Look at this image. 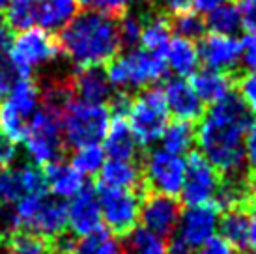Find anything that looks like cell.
I'll return each mask as SVG.
<instances>
[{
	"label": "cell",
	"mask_w": 256,
	"mask_h": 254,
	"mask_svg": "<svg viewBox=\"0 0 256 254\" xmlns=\"http://www.w3.org/2000/svg\"><path fill=\"white\" fill-rule=\"evenodd\" d=\"M110 118L112 116L107 105H96L72 98L60 114L66 146L77 150L100 144L107 134Z\"/></svg>",
	"instance_id": "277c9868"
},
{
	"label": "cell",
	"mask_w": 256,
	"mask_h": 254,
	"mask_svg": "<svg viewBox=\"0 0 256 254\" xmlns=\"http://www.w3.org/2000/svg\"><path fill=\"white\" fill-rule=\"evenodd\" d=\"M240 26H242V19H240L236 6H232V4H224V6L217 8V10L208 14L206 28L212 30V34L230 36L232 38L240 30Z\"/></svg>",
	"instance_id": "4dcf8cb0"
},
{
	"label": "cell",
	"mask_w": 256,
	"mask_h": 254,
	"mask_svg": "<svg viewBox=\"0 0 256 254\" xmlns=\"http://www.w3.org/2000/svg\"><path fill=\"white\" fill-rule=\"evenodd\" d=\"M144 24V14H131L126 12L118 19V36H120L122 47L131 49L136 43L140 42V34H142Z\"/></svg>",
	"instance_id": "d590c367"
},
{
	"label": "cell",
	"mask_w": 256,
	"mask_h": 254,
	"mask_svg": "<svg viewBox=\"0 0 256 254\" xmlns=\"http://www.w3.org/2000/svg\"><path fill=\"white\" fill-rule=\"evenodd\" d=\"M170 30L176 32L178 38L194 42L202 40L206 36V21L202 19V15L196 12H185V14L174 15L170 19Z\"/></svg>",
	"instance_id": "836d02e7"
},
{
	"label": "cell",
	"mask_w": 256,
	"mask_h": 254,
	"mask_svg": "<svg viewBox=\"0 0 256 254\" xmlns=\"http://www.w3.org/2000/svg\"><path fill=\"white\" fill-rule=\"evenodd\" d=\"M236 10L240 14L243 28L256 34V0H236Z\"/></svg>",
	"instance_id": "b9f144b4"
},
{
	"label": "cell",
	"mask_w": 256,
	"mask_h": 254,
	"mask_svg": "<svg viewBox=\"0 0 256 254\" xmlns=\"http://www.w3.org/2000/svg\"><path fill=\"white\" fill-rule=\"evenodd\" d=\"M56 42L60 52L77 68H105L118 56L122 49L118 19L84 10L66 24Z\"/></svg>",
	"instance_id": "7a4b0ae2"
},
{
	"label": "cell",
	"mask_w": 256,
	"mask_h": 254,
	"mask_svg": "<svg viewBox=\"0 0 256 254\" xmlns=\"http://www.w3.org/2000/svg\"><path fill=\"white\" fill-rule=\"evenodd\" d=\"M100 187L108 189L146 190L142 180V166L135 161H112L108 159L100 170Z\"/></svg>",
	"instance_id": "ffe728a7"
},
{
	"label": "cell",
	"mask_w": 256,
	"mask_h": 254,
	"mask_svg": "<svg viewBox=\"0 0 256 254\" xmlns=\"http://www.w3.org/2000/svg\"><path fill=\"white\" fill-rule=\"evenodd\" d=\"M6 254H54L52 240L26 230H14L2 240Z\"/></svg>",
	"instance_id": "4316f807"
},
{
	"label": "cell",
	"mask_w": 256,
	"mask_h": 254,
	"mask_svg": "<svg viewBox=\"0 0 256 254\" xmlns=\"http://www.w3.org/2000/svg\"><path fill=\"white\" fill-rule=\"evenodd\" d=\"M161 142L164 152L182 157V154H191L192 144L196 142V129L191 122L176 120L166 126L161 134Z\"/></svg>",
	"instance_id": "83f0119b"
},
{
	"label": "cell",
	"mask_w": 256,
	"mask_h": 254,
	"mask_svg": "<svg viewBox=\"0 0 256 254\" xmlns=\"http://www.w3.org/2000/svg\"><path fill=\"white\" fill-rule=\"evenodd\" d=\"M164 103L168 114H174L176 120L198 122L204 116V103L194 94L191 84L184 78H172L163 88Z\"/></svg>",
	"instance_id": "e0dca14e"
},
{
	"label": "cell",
	"mask_w": 256,
	"mask_h": 254,
	"mask_svg": "<svg viewBox=\"0 0 256 254\" xmlns=\"http://www.w3.org/2000/svg\"><path fill=\"white\" fill-rule=\"evenodd\" d=\"M24 196L19 178V168L2 166L0 168V204L12 206L17 204Z\"/></svg>",
	"instance_id": "e575fe53"
},
{
	"label": "cell",
	"mask_w": 256,
	"mask_h": 254,
	"mask_svg": "<svg viewBox=\"0 0 256 254\" xmlns=\"http://www.w3.org/2000/svg\"><path fill=\"white\" fill-rule=\"evenodd\" d=\"M219 217L220 208L215 202L187 208L180 215L178 241L189 248H200L206 245L217 230Z\"/></svg>",
	"instance_id": "4fadbf2b"
},
{
	"label": "cell",
	"mask_w": 256,
	"mask_h": 254,
	"mask_svg": "<svg viewBox=\"0 0 256 254\" xmlns=\"http://www.w3.org/2000/svg\"><path fill=\"white\" fill-rule=\"evenodd\" d=\"M164 62H166V70L174 71L178 78L191 77L200 62L196 43L184 40V38L170 40L168 47L164 50Z\"/></svg>",
	"instance_id": "cb8c5ba5"
},
{
	"label": "cell",
	"mask_w": 256,
	"mask_h": 254,
	"mask_svg": "<svg viewBox=\"0 0 256 254\" xmlns=\"http://www.w3.org/2000/svg\"><path fill=\"white\" fill-rule=\"evenodd\" d=\"M245 159L249 164V174H256V120H252L245 136Z\"/></svg>",
	"instance_id": "7bdbcfd3"
},
{
	"label": "cell",
	"mask_w": 256,
	"mask_h": 254,
	"mask_svg": "<svg viewBox=\"0 0 256 254\" xmlns=\"http://www.w3.org/2000/svg\"><path fill=\"white\" fill-rule=\"evenodd\" d=\"M152 6L156 8L157 14L161 15H180L185 14V12H191L192 8V0H152Z\"/></svg>",
	"instance_id": "ab89813d"
},
{
	"label": "cell",
	"mask_w": 256,
	"mask_h": 254,
	"mask_svg": "<svg viewBox=\"0 0 256 254\" xmlns=\"http://www.w3.org/2000/svg\"><path fill=\"white\" fill-rule=\"evenodd\" d=\"M68 84L73 98L96 103V105H105L114 96V86L110 84L103 66L77 68L68 77Z\"/></svg>",
	"instance_id": "9a60e30c"
},
{
	"label": "cell",
	"mask_w": 256,
	"mask_h": 254,
	"mask_svg": "<svg viewBox=\"0 0 256 254\" xmlns=\"http://www.w3.org/2000/svg\"><path fill=\"white\" fill-rule=\"evenodd\" d=\"M77 0H40L38 24L45 32L62 30L77 15Z\"/></svg>",
	"instance_id": "d4e9b609"
},
{
	"label": "cell",
	"mask_w": 256,
	"mask_h": 254,
	"mask_svg": "<svg viewBox=\"0 0 256 254\" xmlns=\"http://www.w3.org/2000/svg\"><path fill=\"white\" fill-rule=\"evenodd\" d=\"M168 254H191V248L185 247L182 241H174L172 245H168Z\"/></svg>",
	"instance_id": "816d5d0a"
},
{
	"label": "cell",
	"mask_w": 256,
	"mask_h": 254,
	"mask_svg": "<svg viewBox=\"0 0 256 254\" xmlns=\"http://www.w3.org/2000/svg\"><path fill=\"white\" fill-rule=\"evenodd\" d=\"M220 185V174L206 161L200 152H191L185 161L182 200L187 208L214 202Z\"/></svg>",
	"instance_id": "8fae6325"
},
{
	"label": "cell",
	"mask_w": 256,
	"mask_h": 254,
	"mask_svg": "<svg viewBox=\"0 0 256 254\" xmlns=\"http://www.w3.org/2000/svg\"><path fill=\"white\" fill-rule=\"evenodd\" d=\"M230 0H192V6L196 10V14H210V12H214L217 8L224 6L228 4Z\"/></svg>",
	"instance_id": "c3c4849f"
},
{
	"label": "cell",
	"mask_w": 256,
	"mask_h": 254,
	"mask_svg": "<svg viewBox=\"0 0 256 254\" xmlns=\"http://www.w3.org/2000/svg\"><path fill=\"white\" fill-rule=\"evenodd\" d=\"M107 77L110 84L120 88V92L128 90H144L146 86L161 80L166 73L164 54H152L146 50H129L122 56H116L107 64Z\"/></svg>",
	"instance_id": "5b68a950"
},
{
	"label": "cell",
	"mask_w": 256,
	"mask_h": 254,
	"mask_svg": "<svg viewBox=\"0 0 256 254\" xmlns=\"http://www.w3.org/2000/svg\"><path fill=\"white\" fill-rule=\"evenodd\" d=\"M60 52L56 38L42 28L24 30L14 40V45L6 58H2L8 64L14 78H30L34 70L43 64L54 60Z\"/></svg>",
	"instance_id": "52a82bcc"
},
{
	"label": "cell",
	"mask_w": 256,
	"mask_h": 254,
	"mask_svg": "<svg viewBox=\"0 0 256 254\" xmlns=\"http://www.w3.org/2000/svg\"><path fill=\"white\" fill-rule=\"evenodd\" d=\"M247 185H249V194H247L245 210L252 215L256 213V174H247Z\"/></svg>",
	"instance_id": "681fc988"
},
{
	"label": "cell",
	"mask_w": 256,
	"mask_h": 254,
	"mask_svg": "<svg viewBox=\"0 0 256 254\" xmlns=\"http://www.w3.org/2000/svg\"><path fill=\"white\" fill-rule=\"evenodd\" d=\"M240 62L250 71H256V34L243 36L240 42Z\"/></svg>",
	"instance_id": "60d3db41"
},
{
	"label": "cell",
	"mask_w": 256,
	"mask_h": 254,
	"mask_svg": "<svg viewBox=\"0 0 256 254\" xmlns=\"http://www.w3.org/2000/svg\"><path fill=\"white\" fill-rule=\"evenodd\" d=\"M15 82L12 71L8 68V64L4 60H0V103L6 99L8 92H10V86Z\"/></svg>",
	"instance_id": "bcb514c9"
},
{
	"label": "cell",
	"mask_w": 256,
	"mask_h": 254,
	"mask_svg": "<svg viewBox=\"0 0 256 254\" xmlns=\"http://www.w3.org/2000/svg\"><path fill=\"white\" fill-rule=\"evenodd\" d=\"M15 157V144L8 140L4 134L0 133V168L2 166H10V162Z\"/></svg>",
	"instance_id": "7dc6e473"
},
{
	"label": "cell",
	"mask_w": 256,
	"mask_h": 254,
	"mask_svg": "<svg viewBox=\"0 0 256 254\" xmlns=\"http://www.w3.org/2000/svg\"><path fill=\"white\" fill-rule=\"evenodd\" d=\"M68 228L73 236L84 238L103 228L98 189L84 185L68 204Z\"/></svg>",
	"instance_id": "5bb4252c"
},
{
	"label": "cell",
	"mask_w": 256,
	"mask_h": 254,
	"mask_svg": "<svg viewBox=\"0 0 256 254\" xmlns=\"http://www.w3.org/2000/svg\"><path fill=\"white\" fill-rule=\"evenodd\" d=\"M14 28L8 24V21L0 15V60L8 56V52L14 45Z\"/></svg>",
	"instance_id": "ee69618b"
},
{
	"label": "cell",
	"mask_w": 256,
	"mask_h": 254,
	"mask_svg": "<svg viewBox=\"0 0 256 254\" xmlns=\"http://www.w3.org/2000/svg\"><path fill=\"white\" fill-rule=\"evenodd\" d=\"M8 2H10V0H0V14H2V12H4V10H6Z\"/></svg>",
	"instance_id": "f5cc1de1"
},
{
	"label": "cell",
	"mask_w": 256,
	"mask_h": 254,
	"mask_svg": "<svg viewBox=\"0 0 256 254\" xmlns=\"http://www.w3.org/2000/svg\"><path fill=\"white\" fill-rule=\"evenodd\" d=\"M198 254H234V248L220 238H212L206 245L198 248Z\"/></svg>",
	"instance_id": "f6af8a7d"
},
{
	"label": "cell",
	"mask_w": 256,
	"mask_h": 254,
	"mask_svg": "<svg viewBox=\"0 0 256 254\" xmlns=\"http://www.w3.org/2000/svg\"><path fill=\"white\" fill-rule=\"evenodd\" d=\"M0 247H2V240H0Z\"/></svg>",
	"instance_id": "11a10c76"
},
{
	"label": "cell",
	"mask_w": 256,
	"mask_h": 254,
	"mask_svg": "<svg viewBox=\"0 0 256 254\" xmlns=\"http://www.w3.org/2000/svg\"><path fill=\"white\" fill-rule=\"evenodd\" d=\"M72 254H128L118 238L101 228L98 232L75 240Z\"/></svg>",
	"instance_id": "f1b7e54d"
},
{
	"label": "cell",
	"mask_w": 256,
	"mask_h": 254,
	"mask_svg": "<svg viewBox=\"0 0 256 254\" xmlns=\"http://www.w3.org/2000/svg\"><path fill=\"white\" fill-rule=\"evenodd\" d=\"M105 164V152L100 144L94 146H82L73 152L72 166L77 170L80 176H94Z\"/></svg>",
	"instance_id": "d6a6232c"
},
{
	"label": "cell",
	"mask_w": 256,
	"mask_h": 254,
	"mask_svg": "<svg viewBox=\"0 0 256 254\" xmlns=\"http://www.w3.org/2000/svg\"><path fill=\"white\" fill-rule=\"evenodd\" d=\"M247 247H250L256 252V213L250 215V222H249V243Z\"/></svg>",
	"instance_id": "f907efd6"
},
{
	"label": "cell",
	"mask_w": 256,
	"mask_h": 254,
	"mask_svg": "<svg viewBox=\"0 0 256 254\" xmlns=\"http://www.w3.org/2000/svg\"><path fill=\"white\" fill-rule=\"evenodd\" d=\"M198 56L208 70L236 73L240 64V42L230 36L208 34L200 40Z\"/></svg>",
	"instance_id": "2e32d148"
},
{
	"label": "cell",
	"mask_w": 256,
	"mask_h": 254,
	"mask_svg": "<svg viewBox=\"0 0 256 254\" xmlns=\"http://www.w3.org/2000/svg\"><path fill=\"white\" fill-rule=\"evenodd\" d=\"M238 73H222L214 70H200L191 75V88L204 105H215L228 94L234 92Z\"/></svg>",
	"instance_id": "ac0fdd59"
},
{
	"label": "cell",
	"mask_w": 256,
	"mask_h": 254,
	"mask_svg": "<svg viewBox=\"0 0 256 254\" xmlns=\"http://www.w3.org/2000/svg\"><path fill=\"white\" fill-rule=\"evenodd\" d=\"M19 178H21L22 192L24 194H43V192H47L43 168H40L34 162L22 164L21 168H19Z\"/></svg>",
	"instance_id": "8d00e7d4"
},
{
	"label": "cell",
	"mask_w": 256,
	"mask_h": 254,
	"mask_svg": "<svg viewBox=\"0 0 256 254\" xmlns=\"http://www.w3.org/2000/svg\"><path fill=\"white\" fill-rule=\"evenodd\" d=\"M182 215V204L174 196L144 190L140 200V219L146 230L157 234L159 238L168 240Z\"/></svg>",
	"instance_id": "7c38bea8"
},
{
	"label": "cell",
	"mask_w": 256,
	"mask_h": 254,
	"mask_svg": "<svg viewBox=\"0 0 256 254\" xmlns=\"http://www.w3.org/2000/svg\"><path fill=\"white\" fill-rule=\"evenodd\" d=\"M14 230L54 240L68 230V206L52 194H24L12 212Z\"/></svg>",
	"instance_id": "3957f363"
},
{
	"label": "cell",
	"mask_w": 256,
	"mask_h": 254,
	"mask_svg": "<svg viewBox=\"0 0 256 254\" xmlns=\"http://www.w3.org/2000/svg\"><path fill=\"white\" fill-rule=\"evenodd\" d=\"M128 254H168V240L159 238L157 234L146 228H136L129 236V243L126 248Z\"/></svg>",
	"instance_id": "1f68e13d"
},
{
	"label": "cell",
	"mask_w": 256,
	"mask_h": 254,
	"mask_svg": "<svg viewBox=\"0 0 256 254\" xmlns=\"http://www.w3.org/2000/svg\"><path fill=\"white\" fill-rule=\"evenodd\" d=\"M22 142L26 144V152L38 166L45 168L50 162L60 161L66 152L60 110L42 103L30 120Z\"/></svg>",
	"instance_id": "8992f818"
},
{
	"label": "cell",
	"mask_w": 256,
	"mask_h": 254,
	"mask_svg": "<svg viewBox=\"0 0 256 254\" xmlns=\"http://www.w3.org/2000/svg\"><path fill=\"white\" fill-rule=\"evenodd\" d=\"M249 222L250 213L242 208H232L220 212L217 230L220 234V240H224L234 250H245L249 243Z\"/></svg>",
	"instance_id": "603a6c76"
},
{
	"label": "cell",
	"mask_w": 256,
	"mask_h": 254,
	"mask_svg": "<svg viewBox=\"0 0 256 254\" xmlns=\"http://www.w3.org/2000/svg\"><path fill=\"white\" fill-rule=\"evenodd\" d=\"M144 190L108 189L98 185L101 220L116 238H126L135 232L140 219V200Z\"/></svg>",
	"instance_id": "9c48e42d"
},
{
	"label": "cell",
	"mask_w": 256,
	"mask_h": 254,
	"mask_svg": "<svg viewBox=\"0 0 256 254\" xmlns=\"http://www.w3.org/2000/svg\"><path fill=\"white\" fill-rule=\"evenodd\" d=\"M170 19L161 14H144L142 34H140V45L142 50L152 54H164V50L170 43Z\"/></svg>",
	"instance_id": "484cf974"
},
{
	"label": "cell",
	"mask_w": 256,
	"mask_h": 254,
	"mask_svg": "<svg viewBox=\"0 0 256 254\" xmlns=\"http://www.w3.org/2000/svg\"><path fill=\"white\" fill-rule=\"evenodd\" d=\"M4 103L19 114L22 120L30 124L32 116L36 114L40 103H42L40 84L34 82L32 78H17L14 84L10 86V92H8Z\"/></svg>",
	"instance_id": "7402d4cb"
},
{
	"label": "cell",
	"mask_w": 256,
	"mask_h": 254,
	"mask_svg": "<svg viewBox=\"0 0 256 254\" xmlns=\"http://www.w3.org/2000/svg\"><path fill=\"white\" fill-rule=\"evenodd\" d=\"M47 189L56 198H73L84 187V178L72 166V162L60 159L43 168Z\"/></svg>",
	"instance_id": "44dd1931"
},
{
	"label": "cell",
	"mask_w": 256,
	"mask_h": 254,
	"mask_svg": "<svg viewBox=\"0 0 256 254\" xmlns=\"http://www.w3.org/2000/svg\"><path fill=\"white\" fill-rule=\"evenodd\" d=\"M142 180L146 190L166 194V196H178L184 187L185 178V161L180 156L168 154L161 150H154L144 157Z\"/></svg>",
	"instance_id": "30bf717a"
},
{
	"label": "cell",
	"mask_w": 256,
	"mask_h": 254,
	"mask_svg": "<svg viewBox=\"0 0 256 254\" xmlns=\"http://www.w3.org/2000/svg\"><path fill=\"white\" fill-rule=\"evenodd\" d=\"M103 152L112 161H136L138 159L140 144L136 142L126 118H112L107 134L103 138Z\"/></svg>",
	"instance_id": "d6986e66"
},
{
	"label": "cell",
	"mask_w": 256,
	"mask_h": 254,
	"mask_svg": "<svg viewBox=\"0 0 256 254\" xmlns=\"http://www.w3.org/2000/svg\"><path fill=\"white\" fill-rule=\"evenodd\" d=\"M196 129L200 154L220 174L240 176L245 161V136L252 124L249 106L236 92L212 105Z\"/></svg>",
	"instance_id": "6da1fadb"
},
{
	"label": "cell",
	"mask_w": 256,
	"mask_h": 254,
	"mask_svg": "<svg viewBox=\"0 0 256 254\" xmlns=\"http://www.w3.org/2000/svg\"><path fill=\"white\" fill-rule=\"evenodd\" d=\"M243 254H256V252H243Z\"/></svg>",
	"instance_id": "db71d44e"
},
{
	"label": "cell",
	"mask_w": 256,
	"mask_h": 254,
	"mask_svg": "<svg viewBox=\"0 0 256 254\" xmlns=\"http://www.w3.org/2000/svg\"><path fill=\"white\" fill-rule=\"evenodd\" d=\"M236 88L240 92L238 96L249 106V110L256 112V71H249V73L236 78Z\"/></svg>",
	"instance_id": "f35d334b"
},
{
	"label": "cell",
	"mask_w": 256,
	"mask_h": 254,
	"mask_svg": "<svg viewBox=\"0 0 256 254\" xmlns=\"http://www.w3.org/2000/svg\"><path fill=\"white\" fill-rule=\"evenodd\" d=\"M168 116L170 114L164 103L163 90L150 86L131 99L126 120L135 134L136 142L140 146H148L161 138L163 131L168 126Z\"/></svg>",
	"instance_id": "ba28073f"
},
{
	"label": "cell",
	"mask_w": 256,
	"mask_h": 254,
	"mask_svg": "<svg viewBox=\"0 0 256 254\" xmlns=\"http://www.w3.org/2000/svg\"><path fill=\"white\" fill-rule=\"evenodd\" d=\"M128 2L129 0H77V4L86 8L88 12L105 14L116 19H120L128 12Z\"/></svg>",
	"instance_id": "74e56055"
},
{
	"label": "cell",
	"mask_w": 256,
	"mask_h": 254,
	"mask_svg": "<svg viewBox=\"0 0 256 254\" xmlns=\"http://www.w3.org/2000/svg\"><path fill=\"white\" fill-rule=\"evenodd\" d=\"M38 10H40V0H10L4 19L14 30L24 32L38 24Z\"/></svg>",
	"instance_id": "f546056e"
}]
</instances>
